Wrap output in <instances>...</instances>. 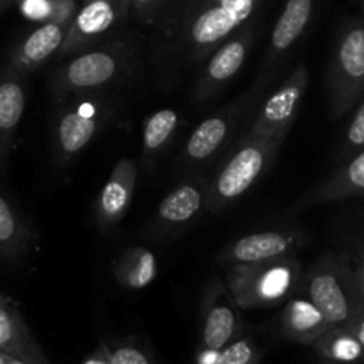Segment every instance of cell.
I'll list each match as a JSON object with an SVG mask.
<instances>
[{"mask_svg":"<svg viewBox=\"0 0 364 364\" xmlns=\"http://www.w3.org/2000/svg\"><path fill=\"white\" fill-rule=\"evenodd\" d=\"M259 4L262 0H183L180 20L171 31L174 46L167 52L181 63H203L255 18Z\"/></svg>","mask_w":364,"mask_h":364,"instance_id":"6da1fadb","label":"cell"},{"mask_svg":"<svg viewBox=\"0 0 364 364\" xmlns=\"http://www.w3.org/2000/svg\"><path fill=\"white\" fill-rule=\"evenodd\" d=\"M135 50L127 41H109L92 50L71 55L52 78V92L57 100L91 96L121 80L134 66Z\"/></svg>","mask_w":364,"mask_h":364,"instance_id":"7a4b0ae2","label":"cell"},{"mask_svg":"<svg viewBox=\"0 0 364 364\" xmlns=\"http://www.w3.org/2000/svg\"><path fill=\"white\" fill-rule=\"evenodd\" d=\"M302 283L306 297L322 311L331 326L347 327L364 306V294L348 252H323L313 263L308 276H302Z\"/></svg>","mask_w":364,"mask_h":364,"instance_id":"3957f363","label":"cell"},{"mask_svg":"<svg viewBox=\"0 0 364 364\" xmlns=\"http://www.w3.org/2000/svg\"><path fill=\"white\" fill-rule=\"evenodd\" d=\"M281 142L245 134L223 166L208 180V210L224 212L244 198L267 173L281 149Z\"/></svg>","mask_w":364,"mask_h":364,"instance_id":"277c9868","label":"cell"},{"mask_svg":"<svg viewBox=\"0 0 364 364\" xmlns=\"http://www.w3.org/2000/svg\"><path fill=\"white\" fill-rule=\"evenodd\" d=\"M302 284V265L294 255L249 265H233L226 287L240 309L272 308L288 301Z\"/></svg>","mask_w":364,"mask_h":364,"instance_id":"5b68a950","label":"cell"},{"mask_svg":"<svg viewBox=\"0 0 364 364\" xmlns=\"http://www.w3.org/2000/svg\"><path fill=\"white\" fill-rule=\"evenodd\" d=\"M114 105L105 98H71L55 112L52 124V160L59 169L70 166L109 124Z\"/></svg>","mask_w":364,"mask_h":364,"instance_id":"8992f818","label":"cell"},{"mask_svg":"<svg viewBox=\"0 0 364 364\" xmlns=\"http://www.w3.org/2000/svg\"><path fill=\"white\" fill-rule=\"evenodd\" d=\"M331 114L341 117L364 96V21L347 23L338 34L327 70Z\"/></svg>","mask_w":364,"mask_h":364,"instance_id":"52a82bcc","label":"cell"},{"mask_svg":"<svg viewBox=\"0 0 364 364\" xmlns=\"http://www.w3.org/2000/svg\"><path fill=\"white\" fill-rule=\"evenodd\" d=\"M251 103H255V98L245 95V98L237 100L212 116L205 117L185 141L180 153L181 166L188 173H196L212 164L230 144L242 114L249 109Z\"/></svg>","mask_w":364,"mask_h":364,"instance_id":"ba28073f","label":"cell"},{"mask_svg":"<svg viewBox=\"0 0 364 364\" xmlns=\"http://www.w3.org/2000/svg\"><path fill=\"white\" fill-rule=\"evenodd\" d=\"M308 85L309 71L306 64H301L267 98L245 134L283 144L297 119Z\"/></svg>","mask_w":364,"mask_h":364,"instance_id":"9c48e42d","label":"cell"},{"mask_svg":"<svg viewBox=\"0 0 364 364\" xmlns=\"http://www.w3.org/2000/svg\"><path fill=\"white\" fill-rule=\"evenodd\" d=\"M313 7H315V0H287L283 13L277 18L272 34H270L269 52L263 60L255 87L249 92L255 102L259 98L263 89L272 84V77L283 64L284 57L290 53V50L297 45V41L306 32L311 21Z\"/></svg>","mask_w":364,"mask_h":364,"instance_id":"30bf717a","label":"cell"},{"mask_svg":"<svg viewBox=\"0 0 364 364\" xmlns=\"http://www.w3.org/2000/svg\"><path fill=\"white\" fill-rule=\"evenodd\" d=\"M255 27L251 23H245L213 50L196 82L194 92H192L196 103L212 100L242 70L249 50L255 43Z\"/></svg>","mask_w":364,"mask_h":364,"instance_id":"8fae6325","label":"cell"},{"mask_svg":"<svg viewBox=\"0 0 364 364\" xmlns=\"http://www.w3.org/2000/svg\"><path fill=\"white\" fill-rule=\"evenodd\" d=\"M127 14V0H84L68 25L59 55L71 57L98 43Z\"/></svg>","mask_w":364,"mask_h":364,"instance_id":"7c38bea8","label":"cell"},{"mask_svg":"<svg viewBox=\"0 0 364 364\" xmlns=\"http://www.w3.org/2000/svg\"><path fill=\"white\" fill-rule=\"evenodd\" d=\"M208 210V180L203 176L180 183L167 192L153 217L151 230L159 237L180 233Z\"/></svg>","mask_w":364,"mask_h":364,"instance_id":"4fadbf2b","label":"cell"},{"mask_svg":"<svg viewBox=\"0 0 364 364\" xmlns=\"http://www.w3.org/2000/svg\"><path fill=\"white\" fill-rule=\"evenodd\" d=\"M238 306L231 299L226 283L212 279L201 301V347L220 350L240 333Z\"/></svg>","mask_w":364,"mask_h":364,"instance_id":"5bb4252c","label":"cell"},{"mask_svg":"<svg viewBox=\"0 0 364 364\" xmlns=\"http://www.w3.org/2000/svg\"><path fill=\"white\" fill-rule=\"evenodd\" d=\"M306 242H308V235L297 228L258 231V233L245 235L231 242L220 252V262L233 267L283 258V256L294 255Z\"/></svg>","mask_w":364,"mask_h":364,"instance_id":"9a60e30c","label":"cell"},{"mask_svg":"<svg viewBox=\"0 0 364 364\" xmlns=\"http://www.w3.org/2000/svg\"><path fill=\"white\" fill-rule=\"evenodd\" d=\"M139 167L132 159H121L114 166L92 206L95 224L102 231H110L124 219L134 199Z\"/></svg>","mask_w":364,"mask_h":364,"instance_id":"2e32d148","label":"cell"},{"mask_svg":"<svg viewBox=\"0 0 364 364\" xmlns=\"http://www.w3.org/2000/svg\"><path fill=\"white\" fill-rule=\"evenodd\" d=\"M68 25L70 23H41L36 27L14 46L4 70L21 77L38 71L45 66L46 60L59 53L60 45L66 38Z\"/></svg>","mask_w":364,"mask_h":364,"instance_id":"e0dca14e","label":"cell"},{"mask_svg":"<svg viewBox=\"0 0 364 364\" xmlns=\"http://www.w3.org/2000/svg\"><path fill=\"white\" fill-rule=\"evenodd\" d=\"M0 352L28 364H50L16 302L4 294H0Z\"/></svg>","mask_w":364,"mask_h":364,"instance_id":"ac0fdd59","label":"cell"},{"mask_svg":"<svg viewBox=\"0 0 364 364\" xmlns=\"http://www.w3.org/2000/svg\"><path fill=\"white\" fill-rule=\"evenodd\" d=\"M25 77L4 70L0 73V174L6 171L14 148L18 127L25 112Z\"/></svg>","mask_w":364,"mask_h":364,"instance_id":"d6986e66","label":"cell"},{"mask_svg":"<svg viewBox=\"0 0 364 364\" xmlns=\"http://www.w3.org/2000/svg\"><path fill=\"white\" fill-rule=\"evenodd\" d=\"M352 198H364V149L347 159L334 174L304 196L301 205H322Z\"/></svg>","mask_w":364,"mask_h":364,"instance_id":"ffe728a7","label":"cell"},{"mask_svg":"<svg viewBox=\"0 0 364 364\" xmlns=\"http://www.w3.org/2000/svg\"><path fill=\"white\" fill-rule=\"evenodd\" d=\"M331 327L308 297H290L281 313V334L301 345H313Z\"/></svg>","mask_w":364,"mask_h":364,"instance_id":"44dd1931","label":"cell"},{"mask_svg":"<svg viewBox=\"0 0 364 364\" xmlns=\"http://www.w3.org/2000/svg\"><path fill=\"white\" fill-rule=\"evenodd\" d=\"M36 233L20 210L0 192V258L18 259L32 247Z\"/></svg>","mask_w":364,"mask_h":364,"instance_id":"7402d4cb","label":"cell"},{"mask_svg":"<svg viewBox=\"0 0 364 364\" xmlns=\"http://www.w3.org/2000/svg\"><path fill=\"white\" fill-rule=\"evenodd\" d=\"M112 274L117 283L132 291L144 290L156 279L159 263L149 249L132 245L124 249L112 263Z\"/></svg>","mask_w":364,"mask_h":364,"instance_id":"603a6c76","label":"cell"},{"mask_svg":"<svg viewBox=\"0 0 364 364\" xmlns=\"http://www.w3.org/2000/svg\"><path fill=\"white\" fill-rule=\"evenodd\" d=\"M181 124L174 109H160L149 114L142 127V166H151L166 153Z\"/></svg>","mask_w":364,"mask_h":364,"instance_id":"cb8c5ba5","label":"cell"},{"mask_svg":"<svg viewBox=\"0 0 364 364\" xmlns=\"http://www.w3.org/2000/svg\"><path fill=\"white\" fill-rule=\"evenodd\" d=\"M316 354L331 364H361L364 347L361 341L345 326H331L313 343Z\"/></svg>","mask_w":364,"mask_h":364,"instance_id":"d4e9b609","label":"cell"},{"mask_svg":"<svg viewBox=\"0 0 364 364\" xmlns=\"http://www.w3.org/2000/svg\"><path fill=\"white\" fill-rule=\"evenodd\" d=\"M27 20L41 23H70L77 13L75 0H18Z\"/></svg>","mask_w":364,"mask_h":364,"instance_id":"484cf974","label":"cell"},{"mask_svg":"<svg viewBox=\"0 0 364 364\" xmlns=\"http://www.w3.org/2000/svg\"><path fill=\"white\" fill-rule=\"evenodd\" d=\"M263 350L252 338L237 336L217 352L213 364H259Z\"/></svg>","mask_w":364,"mask_h":364,"instance_id":"4316f807","label":"cell"},{"mask_svg":"<svg viewBox=\"0 0 364 364\" xmlns=\"http://www.w3.org/2000/svg\"><path fill=\"white\" fill-rule=\"evenodd\" d=\"M352 110H354V116L345 130L340 146L341 159H350L352 155L364 149V96Z\"/></svg>","mask_w":364,"mask_h":364,"instance_id":"83f0119b","label":"cell"},{"mask_svg":"<svg viewBox=\"0 0 364 364\" xmlns=\"http://www.w3.org/2000/svg\"><path fill=\"white\" fill-rule=\"evenodd\" d=\"M173 0H127L128 14L142 23H156Z\"/></svg>","mask_w":364,"mask_h":364,"instance_id":"f1b7e54d","label":"cell"},{"mask_svg":"<svg viewBox=\"0 0 364 364\" xmlns=\"http://www.w3.org/2000/svg\"><path fill=\"white\" fill-rule=\"evenodd\" d=\"M110 364H155L148 352L132 343H121L110 348Z\"/></svg>","mask_w":364,"mask_h":364,"instance_id":"f546056e","label":"cell"},{"mask_svg":"<svg viewBox=\"0 0 364 364\" xmlns=\"http://www.w3.org/2000/svg\"><path fill=\"white\" fill-rule=\"evenodd\" d=\"M82 364H110V350L109 345L102 343L91 355L82 361Z\"/></svg>","mask_w":364,"mask_h":364,"instance_id":"4dcf8cb0","label":"cell"},{"mask_svg":"<svg viewBox=\"0 0 364 364\" xmlns=\"http://www.w3.org/2000/svg\"><path fill=\"white\" fill-rule=\"evenodd\" d=\"M347 327L352 331V334L361 341V345L364 347V306L355 313V316L350 320V323H348Z\"/></svg>","mask_w":364,"mask_h":364,"instance_id":"1f68e13d","label":"cell"},{"mask_svg":"<svg viewBox=\"0 0 364 364\" xmlns=\"http://www.w3.org/2000/svg\"><path fill=\"white\" fill-rule=\"evenodd\" d=\"M348 256H350L352 265H354L355 274H358L359 284H361V290H363V294H364V244L358 249V255H355V256L348 255Z\"/></svg>","mask_w":364,"mask_h":364,"instance_id":"d6a6232c","label":"cell"},{"mask_svg":"<svg viewBox=\"0 0 364 364\" xmlns=\"http://www.w3.org/2000/svg\"><path fill=\"white\" fill-rule=\"evenodd\" d=\"M7 364H28V363H23V361H20V359L7 355Z\"/></svg>","mask_w":364,"mask_h":364,"instance_id":"836d02e7","label":"cell"},{"mask_svg":"<svg viewBox=\"0 0 364 364\" xmlns=\"http://www.w3.org/2000/svg\"><path fill=\"white\" fill-rule=\"evenodd\" d=\"M11 2H14V0H0V13H2L6 7H9Z\"/></svg>","mask_w":364,"mask_h":364,"instance_id":"e575fe53","label":"cell"},{"mask_svg":"<svg viewBox=\"0 0 364 364\" xmlns=\"http://www.w3.org/2000/svg\"><path fill=\"white\" fill-rule=\"evenodd\" d=\"M0 364H7V355L4 352H0Z\"/></svg>","mask_w":364,"mask_h":364,"instance_id":"d590c367","label":"cell"},{"mask_svg":"<svg viewBox=\"0 0 364 364\" xmlns=\"http://www.w3.org/2000/svg\"><path fill=\"white\" fill-rule=\"evenodd\" d=\"M323 364H331V363H326V361H323Z\"/></svg>","mask_w":364,"mask_h":364,"instance_id":"8d00e7d4","label":"cell"}]
</instances>
